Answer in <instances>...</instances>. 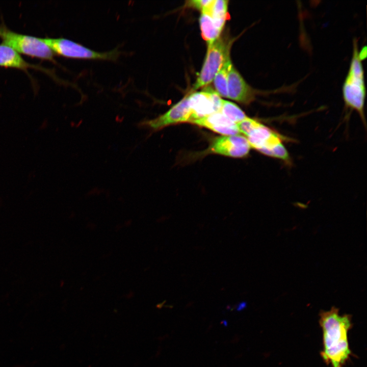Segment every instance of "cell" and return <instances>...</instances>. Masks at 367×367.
Returning a JSON list of instances; mask_svg holds the SVG:
<instances>
[{"mask_svg": "<svg viewBox=\"0 0 367 367\" xmlns=\"http://www.w3.org/2000/svg\"><path fill=\"white\" fill-rule=\"evenodd\" d=\"M319 323L323 331L321 355L323 360L332 367H343L351 355L348 340L351 316L340 315L338 309L332 307L329 310L321 311Z\"/></svg>", "mask_w": 367, "mask_h": 367, "instance_id": "1", "label": "cell"}, {"mask_svg": "<svg viewBox=\"0 0 367 367\" xmlns=\"http://www.w3.org/2000/svg\"><path fill=\"white\" fill-rule=\"evenodd\" d=\"M352 59L349 70L343 85V100L346 107L356 111L365 126L364 112L366 89L364 70L357 41H353Z\"/></svg>", "mask_w": 367, "mask_h": 367, "instance_id": "2", "label": "cell"}, {"mask_svg": "<svg viewBox=\"0 0 367 367\" xmlns=\"http://www.w3.org/2000/svg\"><path fill=\"white\" fill-rule=\"evenodd\" d=\"M0 38L2 43L20 55L56 63L55 54L42 38L15 32L2 24Z\"/></svg>", "mask_w": 367, "mask_h": 367, "instance_id": "3", "label": "cell"}, {"mask_svg": "<svg viewBox=\"0 0 367 367\" xmlns=\"http://www.w3.org/2000/svg\"><path fill=\"white\" fill-rule=\"evenodd\" d=\"M245 137L250 147L260 153L287 163H290L289 153L282 143L285 139L275 130L257 121Z\"/></svg>", "mask_w": 367, "mask_h": 367, "instance_id": "4", "label": "cell"}, {"mask_svg": "<svg viewBox=\"0 0 367 367\" xmlns=\"http://www.w3.org/2000/svg\"><path fill=\"white\" fill-rule=\"evenodd\" d=\"M54 54L63 57L90 60H116L120 52L115 49L106 52H98L78 43L64 38H42Z\"/></svg>", "mask_w": 367, "mask_h": 367, "instance_id": "5", "label": "cell"}, {"mask_svg": "<svg viewBox=\"0 0 367 367\" xmlns=\"http://www.w3.org/2000/svg\"><path fill=\"white\" fill-rule=\"evenodd\" d=\"M229 45L219 37L208 45L206 58L200 74L194 85L193 90L211 83L221 67L226 57L229 54Z\"/></svg>", "mask_w": 367, "mask_h": 367, "instance_id": "6", "label": "cell"}, {"mask_svg": "<svg viewBox=\"0 0 367 367\" xmlns=\"http://www.w3.org/2000/svg\"><path fill=\"white\" fill-rule=\"evenodd\" d=\"M192 120V114L187 96L165 113L154 119L143 121L139 123V126L146 127L152 130L156 131L170 125L191 122Z\"/></svg>", "mask_w": 367, "mask_h": 367, "instance_id": "7", "label": "cell"}, {"mask_svg": "<svg viewBox=\"0 0 367 367\" xmlns=\"http://www.w3.org/2000/svg\"><path fill=\"white\" fill-rule=\"evenodd\" d=\"M188 99L192 114L191 122L220 112L222 106V99L210 87L188 95Z\"/></svg>", "mask_w": 367, "mask_h": 367, "instance_id": "8", "label": "cell"}, {"mask_svg": "<svg viewBox=\"0 0 367 367\" xmlns=\"http://www.w3.org/2000/svg\"><path fill=\"white\" fill-rule=\"evenodd\" d=\"M251 148L246 137L241 135L223 136L215 138L209 152L233 158L247 155Z\"/></svg>", "mask_w": 367, "mask_h": 367, "instance_id": "9", "label": "cell"}, {"mask_svg": "<svg viewBox=\"0 0 367 367\" xmlns=\"http://www.w3.org/2000/svg\"><path fill=\"white\" fill-rule=\"evenodd\" d=\"M228 98L240 103L248 104L254 100L255 91L244 80L232 64L227 80Z\"/></svg>", "mask_w": 367, "mask_h": 367, "instance_id": "10", "label": "cell"}, {"mask_svg": "<svg viewBox=\"0 0 367 367\" xmlns=\"http://www.w3.org/2000/svg\"><path fill=\"white\" fill-rule=\"evenodd\" d=\"M0 67L16 69L28 73L29 69L43 72L54 77V74L47 68L29 63L21 55L8 46L0 44Z\"/></svg>", "mask_w": 367, "mask_h": 367, "instance_id": "11", "label": "cell"}, {"mask_svg": "<svg viewBox=\"0 0 367 367\" xmlns=\"http://www.w3.org/2000/svg\"><path fill=\"white\" fill-rule=\"evenodd\" d=\"M191 123L224 136L237 135L240 133L236 123L230 120L220 112L194 120Z\"/></svg>", "mask_w": 367, "mask_h": 367, "instance_id": "12", "label": "cell"}, {"mask_svg": "<svg viewBox=\"0 0 367 367\" xmlns=\"http://www.w3.org/2000/svg\"><path fill=\"white\" fill-rule=\"evenodd\" d=\"M232 65L229 55L225 58L224 62L214 78V85L217 93L224 97L228 98L227 80L229 68Z\"/></svg>", "mask_w": 367, "mask_h": 367, "instance_id": "13", "label": "cell"}, {"mask_svg": "<svg viewBox=\"0 0 367 367\" xmlns=\"http://www.w3.org/2000/svg\"><path fill=\"white\" fill-rule=\"evenodd\" d=\"M228 1L214 0L208 14L213 19L216 28L220 32L223 29L225 22L228 17Z\"/></svg>", "mask_w": 367, "mask_h": 367, "instance_id": "14", "label": "cell"}, {"mask_svg": "<svg viewBox=\"0 0 367 367\" xmlns=\"http://www.w3.org/2000/svg\"><path fill=\"white\" fill-rule=\"evenodd\" d=\"M201 35L207 44H211L217 39L221 32L216 28L212 17L207 14L201 13L200 17Z\"/></svg>", "mask_w": 367, "mask_h": 367, "instance_id": "15", "label": "cell"}, {"mask_svg": "<svg viewBox=\"0 0 367 367\" xmlns=\"http://www.w3.org/2000/svg\"><path fill=\"white\" fill-rule=\"evenodd\" d=\"M228 119L237 123L247 116L245 113L235 103L222 99V106L220 111Z\"/></svg>", "mask_w": 367, "mask_h": 367, "instance_id": "16", "label": "cell"}, {"mask_svg": "<svg viewBox=\"0 0 367 367\" xmlns=\"http://www.w3.org/2000/svg\"><path fill=\"white\" fill-rule=\"evenodd\" d=\"M214 0H194L187 2L188 6L199 9L201 13L208 14Z\"/></svg>", "mask_w": 367, "mask_h": 367, "instance_id": "17", "label": "cell"}, {"mask_svg": "<svg viewBox=\"0 0 367 367\" xmlns=\"http://www.w3.org/2000/svg\"><path fill=\"white\" fill-rule=\"evenodd\" d=\"M247 306V303L246 302H240L237 306L236 309L237 311H240L245 309Z\"/></svg>", "mask_w": 367, "mask_h": 367, "instance_id": "18", "label": "cell"}, {"mask_svg": "<svg viewBox=\"0 0 367 367\" xmlns=\"http://www.w3.org/2000/svg\"><path fill=\"white\" fill-rule=\"evenodd\" d=\"M222 323H223L225 326H227V322L225 320L223 321Z\"/></svg>", "mask_w": 367, "mask_h": 367, "instance_id": "19", "label": "cell"}]
</instances>
